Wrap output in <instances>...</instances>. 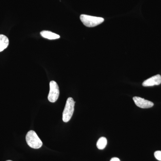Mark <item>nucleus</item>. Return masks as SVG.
Wrapping results in <instances>:
<instances>
[{
  "instance_id": "nucleus-1",
  "label": "nucleus",
  "mask_w": 161,
  "mask_h": 161,
  "mask_svg": "<svg viewBox=\"0 0 161 161\" xmlns=\"http://www.w3.org/2000/svg\"><path fill=\"white\" fill-rule=\"evenodd\" d=\"M27 145L33 149H37L41 148L43 142L33 130H30L27 132L26 136Z\"/></svg>"
},
{
  "instance_id": "nucleus-2",
  "label": "nucleus",
  "mask_w": 161,
  "mask_h": 161,
  "mask_svg": "<svg viewBox=\"0 0 161 161\" xmlns=\"http://www.w3.org/2000/svg\"><path fill=\"white\" fill-rule=\"evenodd\" d=\"M80 19L84 25L89 27L98 26L104 21L103 18L86 14L80 15Z\"/></svg>"
},
{
  "instance_id": "nucleus-3",
  "label": "nucleus",
  "mask_w": 161,
  "mask_h": 161,
  "mask_svg": "<svg viewBox=\"0 0 161 161\" xmlns=\"http://www.w3.org/2000/svg\"><path fill=\"white\" fill-rule=\"evenodd\" d=\"M75 103L73 98L71 97L68 98L67 100L62 117V119L64 122H68L72 118L75 110Z\"/></svg>"
},
{
  "instance_id": "nucleus-4",
  "label": "nucleus",
  "mask_w": 161,
  "mask_h": 161,
  "mask_svg": "<svg viewBox=\"0 0 161 161\" xmlns=\"http://www.w3.org/2000/svg\"><path fill=\"white\" fill-rule=\"evenodd\" d=\"M49 85L50 91L48 95V99L50 102L55 103L58 100L60 95L59 86L54 80L51 81Z\"/></svg>"
},
{
  "instance_id": "nucleus-5",
  "label": "nucleus",
  "mask_w": 161,
  "mask_h": 161,
  "mask_svg": "<svg viewBox=\"0 0 161 161\" xmlns=\"http://www.w3.org/2000/svg\"><path fill=\"white\" fill-rule=\"evenodd\" d=\"M133 100L135 104L142 108H149L154 105V104L152 102L137 96L133 97Z\"/></svg>"
},
{
  "instance_id": "nucleus-6",
  "label": "nucleus",
  "mask_w": 161,
  "mask_h": 161,
  "mask_svg": "<svg viewBox=\"0 0 161 161\" xmlns=\"http://www.w3.org/2000/svg\"><path fill=\"white\" fill-rule=\"evenodd\" d=\"M161 83V75H157L145 80L143 82L142 86H152L155 85H159Z\"/></svg>"
},
{
  "instance_id": "nucleus-7",
  "label": "nucleus",
  "mask_w": 161,
  "mask_h": 161,
  "mask_svg": "<svg viewBox=\"0 0 161 161\" xmlns=\"http://www.w3.org/2000/svg\"><path fill=\"white\" fill-rule=\"evenodd\" d=\"M40 34L43 37L48 40H56L60 38L59 35L48 31H43L40 32Z\"/></svg>"
},
{
  "instance_id": "nucleus-8",
  "label": "nucleus",
  "mask_w": 161,
  "mask_h": 161,
  "mask_svg": "<svg viewBox=\"0 0 161 161\" xmlns=\"http://www.w3.org/2000/svg\"><path fill=\"white\" fill-rule=\"evenodd\" d=\"M9 40L5 35H0V52L3 51L8 47Z\"/></svg>"
},
{
  "instance_id": "nucleus-9",
  "label": "nucleus",
  "mask_w": 161,
  "mask_h": 161,
  "mask_svg": "<svg viewBox=\"0 0 161 161\" xmlns=\"http://www.w3.org/2000/svg\"><path fill=\"white\" fill-rule=\"evenodd\" d=\"M107 145V140L106 138L104 137H101L98 140L96 146L99 150H103L106 147Z\"/></svg>"
},
{
  "instance_id": "nucleus-10",
  "label": "nucleus",
  "mask_w": 161,
  "mask_h": 161,
  "mask_svg": "<svg viewBox=\"0 0 161 161\" xmlns=\"http://www.w3.org/2000/svg\"><path fill=\"white\" fill-rule=\"evenodd\" d=\"M154 156L157 159L161 161V151H157L154 153Z\"/></svg>"
},
{
  "instance_id": "nucleus-11",
  "label": "nucleus",
  "mask_w": 161,
  "mask_h": 161,
  "mask_svg": "<svg viewBox=\"0 0 161 161\" xmlns=\"http://www.w3.org/2000/svg\"><path fill=\"white\" fill-rule=\"evenodd\" d=\"M110 161H120V160L117 158H113L111 159Z\"/></svg>"
},
{
  "instance_id": "nucleus-12",
  "label": "nucleus",
  "mask_w": 161,
  "mask_h": 161,
  "mask_svg": "<svg viewBox=\"0 0 161 161\" xmlns=\"http://www.w3.org/2000/svg\"><path fill=\"white\" fill-rule=\"evenodd\" d=\"M11 161V160H7V161Z\"/></svg>"
}]
</instances>
